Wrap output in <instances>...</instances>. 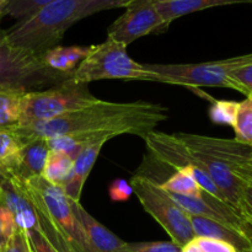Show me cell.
<instances>
[{
  "label": "cell",
  "mask_w": 252,
  "mask_h": 252,
  "mask_svg": "<svg viewBox=\"0 0 252 252\" xmlns=\"http://www.w3.org/2000/svg\"><path fill=\"white\" fill-rule=\"evenodd\" d=\"M9 1L10 0H0V16H4L5 9H6Z\"/></svg>",
  "instance_id": "836d02e7"
},
{
  "label": "cell",
  "mask_w": 252,
  "mask_h": 252,
  "mask_svg": "<svg viewBox=\"0 0 252 252\" xmlns=\"http://www.w3.org/2000/svg\"><path fill=\"white\" fill-rule=\"evenodd\" d=\"M21 138L12 127H0V174L6 179L14 176L19 162Z\"/></svg>",
  "instance_id": "d6986e66"
},
{
  "label": "cell",
  "mask_w": 252,
  "mask_h": 252,
  "mask_svg": "<svg viewBox=\"0 0 252 252\" xmlns=\"http://www.w3.org/2000/svg\"><path fill=\"white\" fill-rule=\"evenodd\" d=\"M107 142V139H102L85 145L80 150V153L76 155L73 172L63 186L64 192L70 199L80 202L84 185H85L86 180H88L89 175H90L91 170H93L94 165L97 160L101 149Z\"/></svg>",
  "instance_id": "5bb4252c"
},
{
  "label": "cell",
  "mask_w": 252,
  "mask_h": 252,
  "mask_svg": "<svg viewBox=\"0 0 252 252\" xmlns=\"http://www.w3.org/2000/svg\"><path fill=\"white\" fill-rule=\"evenodd\" d=\"M252 63V53L233 58L193 64H145L149 70L160 75L161 83L185 86L198 91L199 88H225L248 96L245 89L231 76L236 69Z\"/></svg>",
  "instance_id": "5b68a950"
},
{
  "label": "cell",
  "mask_w": 252,
  "mask_h": 252,
  "mask_svg": "<svg viewBox=\"0 0 252 252\" xmlns=\"http://www.w3.org/2000/svg\"><path fill=\"white\" fill-rule=\"evenodd\" d=\"M93 46H57L42 54L44 65L52 71L74 76L76 68L90 54Z\"/></svg>",
  "instance_id": "e0dca14e"
},
{
  "label": "cell",
  "mask_w": 252,
  "mask_h": 252,
  "mask_svg": "<svg viewBox=\"0 0 252 252\" xmlns=\"http://www.w3.org/2000/svg\"><path fill=\"white\" fill-rule=\"evenodd\" d=\"M1 252H33L29 234L16 226Z\"/></svg>",
  "instance_id": "4316f807"
},
{
  "label": "cell",
  "mask_w": 252,
  "mask_h": 252,
  "mask_svg": "<svg viewBox=\"0 0 252 252\" xmlns=\"http://www.w3.org/2000/svg\"><path fill=\"white\" fill-rule=\"evenodd\" d=\"M75 159L65 153L49 152L42 177L54 186L63 187L74 169Z\"/></svg>",
  "instance_id": "ffe728a7"
},
{
  "label": "cell",
  "mask_w": 252,
  "mask_h": 252,
  "mask_svg": "<svg viewBox=\"0 0 252 252\" xmlns=\"http://www.w3.org/2000/svg\"><path fill=\"white\" fill-rule=\"evenodd\" d=\"M98 100L89 90V84H79L73 78L47 89L31 90L25 97L24 113L17 127H29L53 120L93 105Z\"/></svg>",
  "instance_id": "8992f818"
},
{
  "label": "cell",
  "mask_w": 252,
  "mask_h": 252,
  "mask_svg": "<svg viewBox=\"0 0 252 252\" xmlns=\"http://www.w3.org/2000/svg\"><path fill=\"white\" fill-rule=\"evenodd\" d=\"M15 228H16V225H15L11 213L0 202V252H1L6 241L11 236V234L14 233Z\"/></svg>",
  "instance_id": "83f0119b"
},
{
  "label": "cell",
  "mask_w": 252,
  "mask_h": 252,
  "mask_svg": "<svg viewBox=\"0 0 252 252\" xmlns=\"http://www.w3.org/2000/svg\"><path fill=\"white\" fill-rule=\"evenodd\" d=\"M238 103L235 101L226 100H213L211 101L209 107V118L212 122L217 125H229L233 127L234 120H235Z\"/></svg>",
  "instance_id": "603a6c76"
},
{
  "label": "cell",
  "mask_w": 252,
  "mask_h": 252,
  "mask_svg": "<svg viewBox=\"0 0 252 252\" xmlns=\"http://www.w3.org/2000/svg\"><path fill=\"white\" fill-rule=\"evenodd\" d=\"M251 95H252V94H251Z\"/></svg>",
  "instance_id": "8d00e7d4"
},
{
  "label": "cell",
  "mask_w": 252,
  "mask_h": 252,
  "mask_svg": "<svg viewBox=\"0 0 252 252\" xmlns=\"http://www.w3.org/2000/svg\"><path fill=\"white\" fill-rule=\"evenodd\" d=\"M49 152L51 150H49L46 138L37 137L22 140L16 171H15L14 176L10 179L24 182L27 180L34 179V177L42 176Z\"/></svg>",
  "instance_id": "4fadbf2b"
},
{
  "label": "cell",
  "mask_w": 252,
  "mask_h": 252,
  "mask_svg": "<svg viewBox=\"0 0 252 252\" xmlns=\"http://www.w3.org/2000/svg\"><path fill=\"white\" fill-rule=\"evenodd\" d=\"M245 202L248 204V208H249V213H250L251 219H252V186H248L246 185L245 187Z\"/></svg>",
  "instance_id": "d6a6232c"
},
{
  "label": "cell",
  "mask_w": 252,
  "mask_h": 252,
  "mask_svg": "<svg viewBox=\"0 0 252 252\" xmlns=\"http://www.w3.org/2000/svg\"><path fill=\"white\" fill-rule=\"evenodd\" d=\"M73 76L62 75L44 65L42 54L25 51L7 41L0 32V84L24 86L29 90H39L63 83Z\"/></svg>",
  "instance_id": "ba28073f"
},
{
  "label": "cell",
  "mask_w": 252,
  "mask_h": 252,
  "mask_svg": "<svg viewBox=\"0 0 252 252\" xmlns=\"http://www.w3.org/2000/svg\"><path fill=\"white\" fill-rule=\"evenodd\" d=\"M120 252H182V248L172 241L126 243Z\"/></svg>",
  "instance_id": "484cf974"
},
{
  "label": "cell",
  "mask_w": 252,
  "mask_h": 252,
  "mask_svg": "<svg viewBox=\"0 0 252 252\" xmlns=\"http://www.w3.org/2000/svg\"><path fill=\"white\" fill-rule=\"evenodd\" d=\"M169 118V108L149 101L111 102L98 100L90 106L71 111L63 116L34 123L14 130L21 140L32 138H53L70 134L79 145H88L122 134L145 138Z\"/></svg>",
  "instance_id": "6da1fadb"
},
{
  "label": "cell",
  "mask_w": 252,
  "mask_h": 252,
  "mask_svg": "<svg viewBox=\"0 0 252 252\" xmlns=\"http://www.w3.org/2000/svg\"><path fill=\"white\" fill-rule=\"evenodd\" d=\"M5 180H6V177H5L2 174H0V187H1V185L4 184Z\"/></svg>",
  "instance_id": "e575fe53"
},
{
  "label": "cell",
  "mask_w": 252,
  "mask_h": 252,
  "mask_svg": "<svg viewBox=\"0 0 252 252\" xmlns=\"http://www.w3.org/2000/svg\"><path fill=\"white\" fill-rule=\"evenodd\" d=\"M161 185L170 193L180 194V196L185 197H196V198H198V197H201L202 192H203L197 180L194 179L192 166L176 170V172Z\"/></svg>",
  "instance_id": "44dd1931"
},
{
  "label": "cell",
  "mask_w": 252,
  "mask_h": 252,
  "mask_svg": "<svg viewBox=\"0 0 252 252\" xmlns=\"http://www.w3.org/2000/svg\"><path fill=\"white\" fill-rule=\"evenodd\" d=\"M182 252H204V251L199 248L198 244H197V241H196V239L193 238L189 244H186V245L182 248Z\"/></svg>",
  "instance_id": "1f68e13d"
},
{
  "label": "cell",
  "mask_w": 252,
  "mask_h": 252,
  "mask_svg": "<svg viewBox=\"0 0 252 252\" xmlns=\"http://www.w3.org/2000/svg\"><path fill=\"white\" fill-rule=\"evenodd\" d=\"M73 79L79 84L112 79L161 83L160 75L149 70L145 64L130 58L127 46L111 37H107L102 43L93 46L90 54L76 68Z\"/></svg>",
  "instance_id": "277c9868"
},
{
  "label": "cell",
  "mask_w": 252,
  "mask_h": 252,
  "mask_svg": "<svg viewBox=\"0 0 252 252\" xmlns=\"http://www.w3.org/2000/svg\"><path fill=\"white\" fill-rule=\"evenodd\" d=\"M129 184L144 211L160 224L172 243L184 248L194 238L191 216L161 184L140 175H134Z\"/></svg>",
  "instance_id": "52a82bcc"
},
{
  "label": "cell",
  "mask_w": 252,
  "mask_h": 252,
  "mask_svg": "<svg viewBox=\"0 0 252 252\" xmlns=\"http://www.w3.org/2000/svg\"><path fill=\"white\" fill-rule=\"evenodd\" d=\"M167 30L157 9L155 0H135L126 7L107 30V37L129 46L132 42L147 34L161 33Z\"/></svg>",
  "instance_id": "9c48e42d"
},
{
  "label": "cell",
  "mask_w": 252,
  "mask_h": 252,
  "mask_svg": "<svg viewBox=\"0 0 252 252\" xmlns=\"http://www.w3.org/2000/svg\"><path fill=\"white\" fill-rule=\"evenodd\" d=\"M155 1H158V0H155Z\"/></svg>",
  "instance_id": "d590c367"
},
{
  "label": "cell",
  "mask_w": 252,
  "mask_h": 252,
  "mask_svg": "<svg viewBox=\"0 0 252 252\" xmlns=\"http://www.w3.org/2000/svg\"><path fill=\"white\" fill-rule=\"evenodd\" d=\"M231 76L245 89L246 94L251 95L252 94V63L245 66L236 69L231 73Z\"/></svg>",
  "instance_id": "4dcf8cb0"
},
{
  "label": "cell",
  "mask_w": 252,
  "mask_h": 252,
  "mask_svg": "<svg viewBox=\"0 0 252 252\" xmlns=\"http://www.w3.org/2000/svg\"><path fill=\"white\" fill-rule=\"evenodd\" d=\"M52 1H56V0H10L4 15H9L14 19L21 20Z\"/></svg>",
  "instance_id": "d4e9b609"
},
{
  "label": "cell",
  "mask_w": 252,
  "mask_h": 252,
  "mask_svg": "<svg viewBox=\"0 0 252 252\" xmlns=\"http://www.w3.org/2000/svg\"><path fill=\"white\" fill-rule=\"evenodd\" d=\"M133 1H135V0H84L78 15V21L86 19L94 14L103 11V10L127 7Z\"/></svg>",
  "instance_id": "cb8c5ba5"
},
{
  "label": "cell",
  "mask_w": 252,
  "mask_h": 252,
  "mask_svg": "<svg viewBox=\"0 0 252 252\" xmlns=\"http://www.w3.org/2000/svg\"><path fill=\"white\" fill-rule=\"evenodd\" d=\"M27 234L33 252H59L41 231H30Z\"/></svg>",
  "instance_id": "f546056e"
},
{
  "label": "cell",
  "mask_w": 252,
  "mask_h": 252,
  "mask_svg": "<svg viewBox=\"0 0 252 252\" xmlns=\"http://www.w3.org/2000/svg\"><path fill=\"white\" fill-rule=\"evenodd\" d=\"M157 9L169 29L174 20L192 12L201 11L209 7L225 6L234 4H252V0H158Z\"/></svg>",
  "instance_id": "2e32d148"
},
{
  "label": "cell",
  "mask_w": 252,
  "mask_h": 252,
  "mask_svg": "<svg viewBox=\"0 0 252 252\" xmlns=\"http://www.w3.org/2000/svg\"><path fill=\"white\" fill-rule=\"evenodd\" d=\"M233 129L235 132L234 139L244 144L252 145V95L238 103Z\"/></svg>",
  "instance_id": "7402d4cb"
},
{
  "label": "cell",
  "mask_w": 252,
  "mask_h": 252,
  "mask_svg": "<svg viewBox=\"0 0 252 252\" xmlns=\"http://www.w3.org/2000/svg\"><path fill=\"white\" fill-rule=\"evenodd\" d=\"M14 180V179H10ZM31 202L39 231L59 252H93L83 226L63 187L49 184L42 176L17 181Z\"/></svg>",
  "instance_id": "7a4b0ae2"
},
{
  "label": "cell",
  "mask_w": 252,
  "mask_h": 252,
  "mask_svg": "<svg viewBox=\"0 0 252 252\" xmlns=\"http://www.w3.org/2000/svg\"><path fill=\"white\" fill-rule=\"evenodd\" d=\"M191 223L194 236L224 241L235 248L238 252H252L251 239L224 224L201 216H191Z\"/></svg>",
  "instance_id": "9a60e30c"
},
{
  "label": "cell",
  "mask_w": 252,
  "mask_h": 252,
  "mask_svg": "<svg viewBox=\"0 0 252 252\" xmlns=\"http://www.w3.org/2000/svg\"><path fill=\"white\" fill-rule=\"evenodd\" d=\"M71 207L79 223L83 226L86 234L89 244H90L93 252H120L125 245V241L118 238L116 234L108 230L105 225L96 220L85 208L76 202L70 199Z\"/></svg>",
  "instance_id": "7c38bea8"
},
{
  "label": "cell",
  "mask_w": 252,
  "mask_h": 252,
  "mask_svg": "<svg viewBox=\"0 0 252 252\" xmlns=\"http://www.w3.org/2000/svg\"><path fill=\"white\" fill-rule=\"evenodd\" d=\"M108 194L113 202H126L132 197L133 189L125 179H116L108 187Z\"/></svg>",
  "instance_id": "f1b7e54d"
},
{
  "label": "cell",
  "mask_w": 252,
  "mask_h": 252,
  "mask_svg": "<svg viewBox=\"0 0 252 252\" xmlns=\"http://www.w3.org/2000/svg\"><path fill=\"white\" fill-rule=\"evenodd\" d=\"M0 202L9 209L17 228L26 233L39 231L36 212L16 181L5 180L0 187Z\"/></svg>",
  "instance_id": "8fae6325"
},
{
  "label": "cell",
  "mask_w": 252,
  "mask_h": 252,
  "mask_svg": "<svg viewBox=\"0 0 252 252\" xmlns=\"http://www.w3.org/2000/svg\"><path fill=\"white\" fill-rule=\"evenodd\" d=\"M172 198L189 214L201 216L224 224L239 233L244 234L252 240V228L246 219L228 202L213 197L207 192H202L201 197H185L170 193Z\"/></svg>",
  "instance_id": "30bf717a"
},
{
  "label": "cell",
  "mask_w": 252,
  "mask_h": 252,
  "mask_svg": "<svg viewBox=\"0 0 252 252\" xmlns=\"http://www.w3.org/2000/svg\"><path fill=\"white\" fill-rule=\"evenodd\" d=\"M84 0H56L17 20L4 31L7 41L25 51L43 54L59 46L69 27L78 22Z\"/></svg>",
  "instance_id": "3957f363"
},
{
  "label": "cell",
  "mask_w": 252,
  "mask_h": 252,
  "mask_svg": "<svg viewBox=\"0 0 252 252\" xmlns=\"http://www.w3.org/2000/svg\"><path fill=\"white\" fill-rule=\"evenodd\" d=\"M29 89L11 84H0V127H15L24 113Z\"/></svg>",
  "instance_id": "ac0fdd59"
}]
</instances>
